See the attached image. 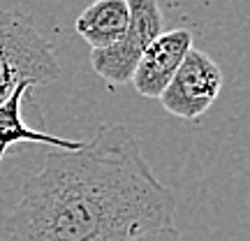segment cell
I'll return each instance as SVG.
<instances>
[{
    "instance_id": "6da1fadb",
    "label": "cell",
    "mask_w": 250,
    "mask_h": 241,
    "mask_svg": "<svg viewBox=\"0 0 250 241\" xmlns=\"http://www.w3.org/2000/svg\"><path fill=\"white\" fill-rule=\"evenodd\" d=\"M174 195L121 123L77 151H49L5 220V241H134L174 227Z\"/></svg>"
},
{
    "instance_id": "7a4b0ae2",
    "label": "cell",
    "mask_w": 250,
    "mask_h": 241,
    "mask_svg": "<svg viewBox=\"0 0 250 241\" xmlns=\"http://www.w3.org/2000/svg\"><path fill=\"white\" fill-rule=\"evenodd\" d=\"M61 79V63L33 17L0 7V105L21 84L42 86Z\"/></svg>"
},
{
    "instance_id": "3957f363",
    "label": "cell",
    "mask_w": 250,
    "mask_h": 241,
    "mask_svg": "<svg viewBox=\"0 0 250 241\" xmlns=\"http://www.w3.org/2000/svg\"><path fill=\"white\" fill-rule=\"evenodd\" d=\"M130 21L123 37L109 49L90 51V67L109 86L130 84L137 63L158 35H162V9L155 0H127Z\"/></svg>"
},
{
    "instance_id": "277c9868",
    "label": "cell",
    "mask_w": 250,
    "mask_h": 241,
    "mask_svg": "<svg viewBox=\"0 0 250 241\" xmlns=\"http://www.w3.org/2000/svg\"><path fill=\"white\" fill-rule=\"evenodd\" d=\"M223 90V70L208 54L190 49L174 79L160 95L162 107L171 116L197 121L213 107Z\"/></svg>"
},
{
    "instance_id": "5b68a950",
    "label": "cell",
    "mask_w": 250,
    "mask_h": 241,
    "mask_svg": "<svg viewBox=\"0 0 250 241\" xmlns=\"http://www.w3.org/2000/svg\"><path fill=\"white\" fill-rule=\"evenodd\" d=\"M190 49H192V33L188 28H174L158 35L134 67V74L130 79L134 90L142 98L160 100Z\"/></svg>"
},
{
    "instance_id": "8992f818",
    "label": "cell",
    "mask_w": 250,
    "mask_h": 241,
    "mask_svg": "<svg viewBox=\"0 0 250 241\" xmlns=\"http://www.w3.org/2000/svg\"><path fill=\"white\" fill-rule=\"evenodd\" d=\"M33 88H35L33 84H21L0 105V165H2L5 153L14 144H42V146H51L54 151H77L83 144L77 142V139H65V137H56V134L35 130L23 121L21 105H23V98L28 95V90Z\"/></svg>"
},
{
    "instance_id": "52a82bcc",
    "label": "cell",
    "mask_w": 250,
    "mask_h": 241,
    "mask_svg": "<svg viewBox=\"0 0 250 241\" xmlns=\"http://www.w3.org/2000/svg\"><path fill=\"white\" fill-rule=\"evenodd\" d=\"M130 21L127 0H98L77 17L74 30L90 44V51L109 49L123 37Z\"/></svg>"
},
{
    "instance_id": "ba28073f",
    "label": "cell",
    "mask_w": 250,
    "mask_h": 241,
    "mask_svg": "<svg viewBox=\"0 0 250 241\" xmlns=\"http://www.w3.org/2000/svg\"><path fill=\"white\" fill-rule=\"evenodd\" d=\"M134 241H181V234L176 227H162V230H153V232L142 234Z\"/></svg>"
}]
</instances>
